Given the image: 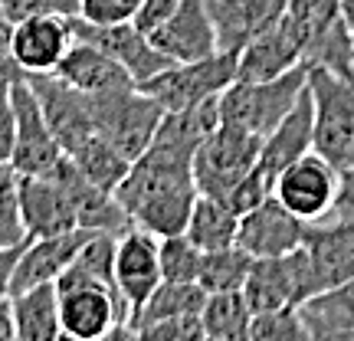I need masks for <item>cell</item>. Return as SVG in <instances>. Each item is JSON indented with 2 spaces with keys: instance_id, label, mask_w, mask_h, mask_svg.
<instances>
[{
  "instance_id": "obj_15",
  "label": "cell",
  "mask_w": 354,
  "mask_h": 341,
  "mask_svg": "<svg viewBox=\"0 0 354 341\" xmlns=\"http://www.w3.org/2000/svg\"><path fill=\"white\" fill-rule=\"evenodd\" d=\"M115 282L128 302V315H135L161 286V259H158V237L148 230L131 227L115 243ZM131 322V318H128Z\"/></svg>"
},
{
  "instance_id": "obj_40",
  "label": "cell",
  "mask_w": 354,
  "mask_h": 341,
  "mask_svg": "<svg viewBox=\"0 0 354 341\" xmlns=\"http://www.w3.org/2000/svg\"><path fill=\"white\" fill-rule=\"evenodd\" d=\"M331 214L338 220H348L354 223V167L351 171H342V181H338V197H335V210Z\"/></svg>"
},
{
  "instance_id": "obj_26",
  "label": "cell",
  "mask_w": 354,
  "mask_h": 341,
  "mask_svg": "<svg viewBox=\"0 0 354 341\" xmlns=\"http://www.w3.org/2000/svg\"><path fill=\"white\" fill-rule=\"evenodd\" d=\"M69 161L76 165V171L86 177L88 184H95L102 190H112V194L125 181L128 167H131V161L125 154L118 151L112 141L102 138V135H88L79 148L69 151Z\"/></svg>"
},
{
  "instance_id": "obj_31",
  "label": "cell",
  "mask_w": 354,
  "mask_h": 341,
  "mask_svg": "<svg viewBox=\"0 0 354 341\" xmlns=\"http://www.w3.org/2000/svg\"><path fill=\"white\" fill-rule=\"evenodd\" d=\"M201 250L184 237H161L158 240V259H161V279L165 282H197L201 276Z\"/></svg>"
},
{
  "instance_id": "obj_1",
  "label": "cell",
  "mask_w": 354,
  "mask_h": 341,
  "mask_svg": "<svg viewBox=\"0 0 354 341\" xmlns=\"http://www.w3.org/2000/svg\"><path fill=\"white\" fill-rule=\"evenodd\" d=\"M115 197L128 210L131 223L158 240L184 233L197 201L194 151L151 138V145L131 161L125 181L115 187Z\"/></svg>"
},
{
  "instance_id": "obj_18",
  "label": "cell",
  "mask_w": 354,
  "mask_h": 341,
  "mask_svg": "<svg viewBox=\"0 0 354 341\" xmlns=\"http://www.w3.org/2000/svg\"><path fill=\"white\" fill-rule=\"evenodd\" d=\"M88 237H92V230L76 227V230H69V233L26 240V246L20 250V259H17V269H13L10 295L33 289V286L56 282V279L73 266V259H76L79 250L88 243Z\"/></svg>"
},
{
  "instance_id": "obj_4",
  "label": "cell",
  "mask_w": 354,
  "mask_h": 341,
  "mask_svg": "<svg viewBox=\"0 0 354 341\" xmlns=\"http://www.w3.org/2000/svg\"><path fill=\"white\" fill-rule=\"evenodd\" d=\"M263 151V138L240 125H220L201 141L194 151V184L197 194L220 197L230 203V194L240 187V181L256 167Z\"/></svg>"
},
{
  "instance_id": "obj_3",
  "label": "cell",
  "mask_w": 354,
  "mask_h": 341,
  "mask_svg": "<svg viewBox=\"0 0 354 341\" xmlns=\"http://www.w3.org/2000/svg\"><path fill=\"white\" fill-rule=\"evenodd\" d=\"M305 86H308V66H295L289 73L276 79H263V82L233 79L220 92V122L240 125L266 138L292 112V105L299 102Z\"/></svg>"
},
{
  "instance_id": "obj_41",
  "label": "cell",
  "mask_w": 354,
  "mask_h": 341,
  "mask_svg": "<svg viewBox=\"0 0 354 341\" xmlns=\"http://www.w3.org/2000/svg\"><path fill=\"white\" fill-rule=\"evenodd\" d=\"M308 329H312L315 341H354V325H342V322H308Z\"/></svg>"
},
{
  "instance_id": "obj_6",
  "label": "cell",
  "mask_w": 354,
  "mask_h": 341,
  "mask_svg": "<svg viewBox=\"0 0 354 341\" xmlns=\"http://www.w3.org/2000/svg\"><path fill=\"white\" fill-rule=\"evenodd\" d=\"M243 295L253 308V315L279 312V308H302L308 299L318 295L308 250L299 246V250H292L286 256L253 259Z\"/></svg>"
},
{
  "instance_id": "obj_10",
  "label": "cell",
  "mask_w": 354,
  "mask_h": 341,
  "mask_svg": "<svg viewBox=\"0 0 354 341\" xmlns=\"http://www.w3.org/2000/svg\"><path fill=\"white\" fill-rule=\"evenodd\" d=\"M73 39L92 43L102 53H109L115 63L125 66V73L135 79V86L148 82L151 76L171 66V59L154 46L151 37L141 33L135 24H88L82 17H73Z\"/></svg>"
},
{
  "instance_id": "obj_48",
  "label": "cell",
  "mask_w": 354,
  "mask_h": 341,
  "mask_svg": "<svg viewBox=\"0 0 354 341\" xmlns=\"http://www.w3.org/2000/svg\"><path fill=\"white\" fill-rule=\"evenodd\" d=\"M0 20H3V10H0Z\"/></svg>"
},
{
  "instance_id": "obj_27",
  "label": "cell",
  "mask_w": 354,
  "mask_h": 341,
  "mask_svg": "<svg viewBox=\"0 0 354 341\" xmlns=\"http://www.w3.org/2000/svg\"><path fill=\"white\" fill-rule=\"evenodd\" d=\"M207 292L197 282H165L148 295V302L131 315V325H148V322H161V318H180V315H201Z\"/></svg>"
},
{
  "instance_id": "obj_34",
  "label": "cell",
  "mask_w": 354,
  "mask_h": 341,
  "mask_svg": "<svg viewBox=\"0 0 354 341\" xmlns=\"http://www.w3.org/2000/svg\"><path fill=\"white\" fill-rule=\"evenodd\" d=\"M138 341H203L201 315L161 318V322L138 325Z\"/></svg>"
},
{
  "instance_id": "obj_33",
  "label": "cell",
  "mask_w": 354,
  "mask_h": 341,
  "mask_svg": "<svg viewBox=\"0 0 354 341\" xmlns=\"http://www.w3.org/2000/svg\"><path fill=\"white\" fill-rule=\"evenodd\" d=\"M308 322H342V325H354V279L335 286V289L322 292L315 299L299 308Z\"/></svg>"
},
{
  "instance_id": "obj_36",
  "label": "cell",
  "mask_w": 354,
  "mask_h": 341,
  "mask_svg": "<svg viewBox=\"0 0 354 341\" xmlns=\"http://www.w3.org/2000/svg\"><path fill=\"white\" fill-rule=\"evenodd\" d=\"M141 0H79V17L88 24H131Z\"/></svg>"
},
{
  "instance_id": "obj_25",
  "label": "cell",
  "mask_w": 354,
  "mask_h": 341,
  "mask_svg": "<svg viewBox=\"0 0 354 341\" xmlns=\"http://www.w3.org/2000/svg\"><path fill=\"white\" fill-rule=\"evenodd\" d=\"M203 335L214 341H250L253 331V308L243 292H216L207 295L201 312Z\"/></svg>"
},
{
  "instance_id": "obj_43",
  "label": "cell",
  "mask_w": 354,
  "mask_h": 341,
  "mask_svg": "<svg viewBox=\"0 0 354 341\" xmlns=\"http://www.w3.org/2000/svg\"><path fill=\"white\" fill-rule=\"evenodd\" d=\"M92 341H138V329L131 322H118V325H112L105 335H99V338H92Z\"/></svg>"
},
{
  "instance_id": "obj_32",
  "label": "cell",
  "mask_w": 354,
  "mask_h": 341,
  "mask_svg": "<svg viewBox=\"0 0 354 341\" xmlns=\"http://www.w3.org/2000/svg\"><path fill=\"white\" fill-rule=\"evenodd\" d=\"M250 341H315V335L299 308H279V312L253 315Z\"/></svg>"
},
{
  "instance_id": "obj_8",
  "label": "cell",
  "mask_w": 354,
  "mask_h": 341,
  "mask_svg": "<svg viewBox=\"0 0 354 341\" xmlns=\"http://www.w3.org/2000/svg\"><path fill=\"white\" fill-rule=\"evenodd\" d=\"M56 295H59L63 331H69V335H76L82 341L99 338L112 325L131 318L122 292L109 289L102 282H92V279L79 276L73 269H66L63 276L56 279Z\"/></svg>"
},
{
  "instance_id": "obj_9",
  "label": "cell",
  "mask_w": 354,
  "mask_h": 341,
  "mask_svg": "<svg viewBox=\"0 0 354 341\" xmlns=\"http://www.w3.org/2000/svg\"><path fill=\"white\" fill-rule=\"evenodd\" d=\"M13 89V112H17V138H13V158L10 165L17 174L30 177H50L56 167L66 161V151L59 148L56 135L46 125V115L39 109V99L30 79H17L10 82Z\"/></svg>"
},
{
  "instance_id": "obj_28",
  "label": "cell",
  "mask_w": 354,
  "mask_h": 341,
  "mask_svg": "<svg viewBox=\"0 0 354 341\" xmlns=\"http://www.w3.org/2000/svg\"><path fill=\"white\" fill-rule=\"evenodd\" d=\"M250 266H253V256L246 253L243 246H236V243L223 246V250H210V253L201 256L197 286L207 295H216V292H243L246 276H250Z\"/></svg>"
},
{
  "instance_id": "obj_29",
  "label": "cell",
  "mask_w": 354,
  "mask_h": 341,
  "mask_svg": "<svg viewBox=\"0 0 354 341\" xmlns=\"http://www.w3.org/2000/svg\"><path fill=\"white\" fill-rule=\"evenodd\" d=\"M282 17L299 33L302 46L308 50L322 33H328L331 26L342 20V10H338V0H289Z\"/></svg>"
},
{
  "instance_id": "obj_20",
  "label": "cell",
  "mask_w": 354,
  "mask_h": 341,
  "mask_svg": "<svg viewBox=\"0 0 354 341\" xmlns=\"http://www.w3.org/2000/svg\"><path fill=\"white\" fill-rule=\"evenodd\" d=\"M302 246L312 259L318 295L354 279V223L338 216L335 223H308Z\"/></svg>"
},
{
  "instance_id": "obj_45",
  "label": "cell",
  "mask_w": 354,
  "mask_h": 341,
  "mask_svg": "<svg viewBox=\"0 0 354 341\" xmlns=\"http://www.w3.org/2000/svg\"><path fill=\"white\" fill-rule=\"evenodd\" d=\"M338 10H342V20L348 26V33L354 39V0H338Z\"/></svg>"
},
{
  "instance_id": "obj_13",
  "label": "cell",
  "mask_w": 354,
  "mask_h": 341,
  "mask_svg": "<svg viewBox=\"0 0 354 341\" xmlns=\"http://www.w3.org/2000/svg\"><path fill=\"white\" fill-rule=\"evenodd\" d=\"M26 79H30V86L37 92L39 109L46 115V125H50V131L56 135V141H59V148L66 154L79 148L88 135H99L95 125H92V102H88V95L76 92L73 86H66L63 79H56L53 73L26 76Z\"/></svg>"
},
{
  "instance_id": "obj_37",
  "label": "cell",
  "mask_w": 354,
  "mask_h": 341,
  "mask_svg": "<svg viewBox=\"0 0 354 341\" xmlns=\"http://www.w3.org/2000/svg\"><path fill=\"white\" fill-rule=\"evenodd\" d=\"M13 138H17V112H13V89L0 79V165H10Z\"/></svg>"
},
{
  "instance_id": "obj_38",
  "label": "cell",
  "mask_w": 354,
  "mask_h": 341,
  "mask_svg": "<svg viewBox=\"0 0 354 341\" xmlns=\"http://www.w3.org/2000/svg\"><path fill=\"white\" fill-rule=\"evenodd\" d=\"M177 3L180 0H141V7H138V13H135V20L131 24L138 26L141 33H148L151 37L158 26L165 24L167 17L177 10Z\"/></svg>"
},
{
  "instance_id": "obj_2",
  "label": "cell",
  "mask_w": 354,
  "mask_h": 341,
  "mask_svg": "<svg viewBox=\"0 0 354 341\" xmlns=\"http://www.w3.org/2000/svg\"><path fill=\"white\" fill-rule=\"evenodd\" d=\"M312 92V151L331 167H354V76H335L308 66Z\"/></svg>"
},
{
  "instance_id": "obj_14",
  "label": "cell",
  "mask_w": 354,
  "mask_h": 341,
  "mask_svg": "<svg viewBox=\"0 0 354 341\" xmlns=\"http://www.w3.org/2000/svg\"><path fill=\"white\" fill-rule=\"evenodd\" d=\"M20 214L30 240L56 237L79 227L73 190L59 177H30L20 174Z\"/></svg>"
},
{
  "instance_id": "obj_23",
  "label": "cell",
  "mask_w": 354,
  "mask_h": 341,
  "mask_svg": "<svg viewBox=\"0 0 354 341\" xmlns=\"http://www.w3.org/2000/svg\"><path fill=\"white\" fill-rule=\"evenodd\" d=\"M13 322H17V341H56L63 331L59 322V295L56 282L33 286L26 292L10 295Z\"/></svg>"
},
{
  "instance_id": "obj_21",
  "label": "cell",
  "mask_w": 354,
  "mask_h": 341,
  "mask_svg": "<svg viewBox=\"0 0 354 341\" xmlns=\"http://www.w3.org/2000/svg\"><path fill=\"white\" fill-rule=\"evenodd\" d=\"M305 46L299 33L286 24V17L276 26H269L266 33L246 43L236 53V79H250V82H263V79H276L289 73L295 66H305Z\"/></svg>"
},
{
  "instance_id": "obj_42",
  "label": "cell",
  "mask_w": 354,
  "mask_h": 341,
  "mask_svg": "<svg viewBox=\"0 0 354 341\" xmlns=\"http://www.w3.org/2000/svg\"><path fill=\"white\" fill-rule=\"evenodd\" d=\"M24 246H7V250H0V302L10 299L13 269H17V259H20V250H24Z\"/></svg>"
},
{
  "instance_id": "obj_35",
  "label": "cell",
  "mask_w": 354,
  "mask_h": 341,
  "mask_svg": "<svg viewBox=\"0 0 354 341\" xmlns=\"http://www.w3.org/2000/svg\"><path fill=\"white\" fill-rule=\"evenodd\" d=\"M3 20L20 24L26 17H43V13H56V17H79V0H0Z\"/></svg>"
},
{
  "instance_id": "obj_12",
  "label": "cell",
  "mask_w": 354,
  "mask_h": 341,
  "mask_svg": "<svg viewBox=\"0 0 354 341\" xmlns=\"http://www.w3.org/2000/svg\"><path fill=\"white\" fill-rule=\"evenodd\" d=\"M305 230H308V220L295 216L289 207L272 194V197H266L263 203H256L253 210L240 214L236 246H243L253 259L286 256L302 246Z\"/></svg>"
},
{
  "instance_id": "obj_19",
  "label": "cell",
  "mask_w": 354,
  "mask_h": 341,
  "mask_svg": "<svg viewBox=\"0 0 354 341\" xmlns=\"http://www.w3.org/2000/svg\"><path fill=\"white\" fill-rule=\"evenodd\" d=\"M286 3L289 0H207L216 30V46L240 53L246 43H253L259 33L282 20Z\"/></svg>"
},
{
  "instance_id": "obj_7",
  "label": "cell",
  "mask_w": 354,
  "mask_h": 341,
  "mask_svg": "<svg viewBox=\"0 0 354 341\" xmlns=\"http://www.w3.org/2000/svg\"><path fill=\"white\" fill-rule=\"evenodd\" d=\"M233 79H236V53L220 50L203 59L171 63L158 76L141 82L138 89L148 92L165 112H177V109L197 105L203 99H216Z\"/></svg>"
},
{
  "instance_id": "obj_24",
  "label": "cell",
  "mask_w": 354,
  "mask_h": 341,
  "mask_svg": "<svg viewBox=\"0 0 354 341\" xmlns=\"http://www.w3.org/2000/svg\"><path fill=\"white\" fill-rule=\"evenodd\" d=\"M236 230H240V214H236L227 201L197 194L194 210H190V220H187V227H184V237H187L201 253L233 246V243H236Z\"/></svg>"
},
{
  "instance_id": "obj_22",
  "label": "cell",
  "mask_w": 354,
  "mask_h": 341,
  "mask_svg": "<svg viewBox=\"0 0 354 341\" xmlns=\"http://www.w3.org/2000/svg\"><path fill=\"white\" fill-rule=\"evenodd\" d=\"M56 79H63L66 86H73L82 95H102V92H115V89L135 86V79L125 73V66L115 63L109 53H102L92 43H79L73 39L69 53L63 63L56 66Z\"/></svg>"
},
{
  "instance_id": "obj_30",
  "label": "cell",
  "mask_w": 354,
  "mask_h": 341,
  "mask_svg": "<svg viewBox=\"0 0 354 341\" xmlns=\"http://www.w3.org/2000/svg\"><path fill=\"white\" fill-rule=\"evenodd\" d=\"M30 240L20 214V174L13 165H0V250Z\"/></svg>"
},
{
  "instance_id": "obj_17",
  "label": "cell",
  "mask_w": 354,
  "mask_h": 341,
  "mask_svg": "<svg viewBox=\"0 0 354 341\" xmlns=\"http://www.w3.org/2000/svg\"><path fill=\"white\" fill-rule=\"evenodd\" d=\"M151 43L171 63H190L220 53L207 0H180L177 10L151 33Z\"/></svg>"
},
{
  "instance_id": "obj_44",
  "label": "cell",
  "mask_w": 354,
  "mask_h": 341,
  "mask_svg": "<svg viewBox=\"0 0 354 341\" xmlns=\"http://www.w3.org/2000/svg\"><path fill=\"white\" fill-rule=\"evenodd\" d=\"M0 341H17V322H13L10 299L0 302Z\"/></svg>"
},
{
  "instance_id": "obj_11",
  "label": "cell",
  "mask_w": 354,
  "mask_h": 341,
  "mask_svg": "<svg viewBox=\"0 0 354 341\" xmlns=\"http://www.w3.org/2000/svg\"><path fill=\"white\" fill-rule=\"evenodd\" d=\"M342 171L331 167L322 154L308 151L299 161H292L276 181V197L302 220H322L335 210Z\"/></svg>"
},
{
  "instance_id": "obj_16",
  "label": "cell",
  "mask_w": 354,
  "mask_h": 341,
  "mask_svg": "<svg viewBox=\"0 0 354 341\" xmlns=\"http://www.w3.org/2000/svg\"><path fill=\"white\" fill-rule=\"evenodd\" d=\"M69 46H73V17L43 13L13 24V56L26 76L56 73Z\"/></svg>"
},
{
  "instance_id": "obj_39",
  "label": "cell",
  "mask_w": 354,
  "mask_h": 341,
  "mask_svg": "<svg viewBox=\"0 0 354 341\" xmlns=\"http://www.w3.org/2000/svg\"><path fill=\"white\" fill-rule=\"evenodd\" d=\"M26 73L20 69L17 56H13V24L10 20H0V79L7 82H17L24 79Z\"/></svg>"
},
{
  "instance_id": "obj_5",
  "label": "cell",
  "mask_w": 354,
  "mask_h": 341,
  "mask_svg": "<svg viewBox=\"0 0 354 341\" xmlns=\"http://www.w3.org/2000/svg\"><path fill=\"white\" fill-rule=\"evenodd\" d=\"M92 102V125L105 141H112L128 161H135L148 145H151L154 131L165 118V109L141 92L138 86L115 89V92H102V95H88Z\"/></svg>"
},
{
  "instance_id": "obj_46",
  "label": "cell",
  "mask_w": 354,
  "mask_h": 341,
  "mask_svg": "<svg viewBox=\"0 0 354 341\" xmlns=\"http://www.w3.org/2000/svg\"><path fill=\"white\" fill-rule=\"evenodd\" d=\"M56 341H82V338H76V335H69V331H59V338Z\"/></svg>"
},
{
  "instance_id": "obj_47",
  "label": "cell",
  "mask_w": 354,
  "mask_h": 341,
  "mask_svg": "<svg viewBox=\"0 0 354 341\" xmlns=\"http://www.w3.org/2000/svg\"><path fill=\"white\" fill-rule=\"evenodd\" d=\"M203 341H214V338H207V335H203Z\"/></svg>"
}]
</instances>
